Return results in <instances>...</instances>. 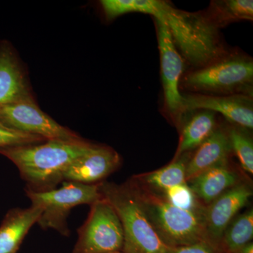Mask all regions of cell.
I'll return each mask as SVG.
<instances>
[{
    "label": "cell",
    "mask_w": 253,
    "mask_h": 253,
    "mask_svg": "<svg viewBox=\"0 0 253 253\" xmlns=\"http://www.w3.org/2000/svg\"><path fill=\"white\" fill-rule=\"evenodd\" d=\"M94 144L84 139L46 140L43 142L0 149V154L9 159L19 170L26 189L35 192L56 189L63 182L68 166L89 152Z\"/></svg>",
    "instance_id": "6da1fadb"
},
{
    "label": "cell",
    "mask_w": 253,
    "mask_h": 253,
    "mask_svg": "<svg viewBox=\"0 0 253 253\" xmlns=\"http://www.w3.org/2000/svg\"><path fill=\"white\" fill-rule=\"evenodd\" d=\"M151 15L167 25L176 46L193 66L204 67L224 56L216 28L202 13L176 9L171 3L154 0Z\"/></svg>",
    "instance_id": "7a4b0ae2"
},
{
    "label": "cell",
    "mask_w": 253,
    "mask_h": 253,
    "mask_svg": "<svg viewBox=\"0 0 253 253\" xmlns=\"http://www.w3.org/2000/svg\"><path fill=\"white\" fill-rule=\"evenodd\" d=\"M126 182L156 234L168 247L189 246L206 240L204 211L176 208L160 193L143 185L132 176Z\"/></svg>",
    "instance_id": "3957f363"
},
{
    "label": "cell",
    "mask_w": 253,
    "mask_h": 253,
    "mask_svg": "<svg viewBox=\"0 0 253 253\" xmlns=\"http://www.w3.org/2000/svg\"><path fill=\"white\" fill-rule=\"evenodd\" d=\"M99 191L115 211L122 224L123 253H169L156 234L126 182L122 184L101 181Z\"/></svg>",
    "instance_id": "277c9868"
},
{
    "label": "cell",
    "mask_w": 253,
    "mask_h": 253,
    "mask_svg": "<svg viewBox=\"0 0 253 253\" xmlns=\"http://www.w3.org/2000/svg\"><path fill=\"white\" fill-rule=\"evenodd\" d=\"M253 82V60L242 55H230L189 73L184 84L189 90L204 94L252 96Z\"/></svg>",
    "instance_id": "5b68a950"
},
{
    "label": "cell",
    "mask_w": 253,
    "mask_h": 253,
    "mask_svg": "<svg viewBox=\"0 0 253 253\" xmlns=\"http://www.w3.org/2000/svg\"><path fill=\"white\" fill-rule=\"evenodd\" d=\"M59 189L35 192L25 189L33 206L42 208L38 223L42 229H54L64 236L71 234L67 219L73 208L81 205H92L102 199L99 184H85L63 181Z\"/></svg>",
    "instance_id": "8992f818"
},
{
    "label": "cell",
    "mask_w": 253,
    "mask_h": 253,
    "mask_svg": "<svg viewBox=\"0 0 253 253\" xmlns=\"http://www.w3.org/2000/svg\"><path fill=\"white\" fill-rule=\"evenodd\" d=\"M72 253L122 252L123 226L117 213L104 198L90 206L87 219L78 229Z\"/></svg>",
    "instance_id": "52a82bcc"
},
{
    "label": "cell",
    "mask_w": 253,
    "mask_h": 253,
    "mask_svg": "<svg viewBox=\"0 0 253 253\" xmlns=\"http://www.w3.org/2000/svg\"><path fill=\"white\" fill-rule=\"evenodd\" d=\"M0 123L15 130L39 136L46 140L83 139L43 112L34 98L0 108Z\"/></svg>",
    "instance_id": "ba28073f"
},
{
    "label": "cell",
    "mask_w": 253,
    "mask_h": 253,
    "mask_svg": "<svg viewBox=\"0 0 253 253\" xmlns=\"http://www.w3.org/2000/svg\"><path fill=\"white\" fill-rule=\"evenodd\" d=\"M156 22L165 101L168 111L178 119L184 113V96L179 91L184 62L167 25L161 19H156Z\"/></svg>",
    "instance_id": "9c48e42d"
},
{
    "label": "cell",
    "mask_w": 253,
    "mask_h": 253,
    "mask_svg": "<svg viewBox=\"0 0 253 253\" xmlns=\"http://www.w3.org/2000/svg\"><path fill=\"white\" fill-rule=\"evenodd\" d=\"M252 196L251 182L245 181L205 206L203 217L206 240L218 249L226 227L249 204Z\"/></svg>",
    "instance_id": "30bf717a"
},
{
    "label": "cell",
    "mask_w": 253,
    "mask_h": 253,
    "mask_svg": "<svg viewBox=\"0 0 253 253\" xmlns=\"http://www.w3.org/2000/svg\"><path fill=\"white\" fill-rule=\"evenodd\" d=\"M184 110H204L222 115L234 126L252 129L253 109L252 96L244 94L215 96L204 94L183 95Z\"/></svg>",
    "instance_id": "8fae6325"
},
{
    "label": "cell",
    "mask_w": 253,
    "mask_h": 253,
    "mask_svg": "<svg viewBox=\"0 0 253 253\" xmlns=\"http://www.w3.org/2000/svg\"><path fill=\"white\" fill-rule=\"evenodd\" d=\"M121 156L112 148L94 144L86 154L71 163L63 174V181L96 184L121 167Z\"/></svg>",
    "instance_id": "7c38bea8"
},
{
    "label": "cell",
    "mask_w": 253,
    "mask_h": 253,
    "mask_svg": "<svg viewBox=\"0 0 253 253\" xmlns=\"http://www.w3.org/2000/svg\"><path fill=\"white\" fill-rule=\"evenodd\" d=\"M246 173L230 163H221L187 181L199 202L206 206L221 194L245 181Z\"/></svg>",
    "instance_id": "4fadbf2b"
},
{
    "label": "cell",
    "mask_w": 253,
    "mask_h": 253,
    "mask_svg": "<svg viewBox=\"0 0 253 253\" xmlns=\"http://www.w3.org/2000/svg\"><path fill=\"white\" fill-rule=\"evenodd\" d=\"M24 70L8 42H0V108L33 99Z\"/></svg>",
    "instance_id": "5bb4252c"
},
{
    "label": "cell",
    "mask_w": 253,
    "mask_h": 253,
    "mask_svg": "<svg viewBox=\"0 0 253 253\" xmlns=\"http://www.w3.org/2000/svg\"><path fill=\"white\" fill-rule=\"evenodd\" d=\"M231 153L227 130L216 128L212 135L190 156L186 166V182L210 168L230 161Z\"/></svg>",
    "instance_id": "9a60e30c"
},
{
    "label": "cell",
    "mask_w": 253,
    "mask_h": 253,
    "mask_svg": "<svg viewBox=\"0 0 253 253\" xmlns=\"http://www.w3.org/2000/svg\"><path fill=\"white\" fill-rule=\"evenodd\" d=\"M42 208L31 205L6 213L0 225V253H16L32 226L38 223Z\"/></svg>",
    "instance_id": "2e32d148"
},
{
    "label": "cell",
    "mask_w": 253,
    "mask_h": 253,
    "mask_svg": "<svg viewBox=\"0 0 253 253\" xmlns=\"http://www.w3.org/2000/svg\"><path fill=\"white\" fill-rule=\"evenodd\" d=\"M217 127L215 113L201 110L196 113L183 126L179 146L173 159L197 149Z\"/></svg>",
    "instance_id": "e0dca14e"
},
{
    "label": "cell",
    "mask_w": 253,
    "mask_h": 253,
    "mask_svg": "<svg viewBox=\"0 0 253 253\" xmlns=\"http://www.w3.org/2000/svg\"><path fill=\"white\" fill-rule=\"evenodd\" d=\"M190 156L189 153H186L173 159L172 162L165 167L153 172L136 174L132 177L150 189L162 192L168 188L186 182V166Z\"/></svg>",
    "instance_id": "ac0fdd59"
},
{
    "label": "cell",
    "mask_w": 253,
    "mask_h": 253,
    "mask_svg": "<svg viewBox=\"0 0 253 253\" xmlns=\"http://www.w3.org/2000/svg\"><path fill=\"white\" fill-rule=\"evenodd\" d=\"M253 239V210L249 208L237 216L223 234L219 242L221 253H237L241 248L252 242Z\"/></svg>",
    "instance_id": "d6986e66"
},
{
    "label": "cell",
    "mask_w": 253,
    "mask_h": 253,
    "mask_svg": "<svg viewBox=\"0 0 253 253\" xmlns=\"http://www.w3.org/2000/svg\"><path fill=\"white\" fill-rule=\"evenodd\" d=\"M206 18L219 28L241 20L253 19L252 0H224L212 1L204 13Z\"/></svg>",
    "instance_id": "ffe728a7"
},
{
    "label": "cell",
    "mask_w": 253,
    "mask_h": 253,
    "mask_svg": "<svg viewBox=\"0 0 253 253\" xmlns=\"http://www.w3.org/2000/svg\"><path fill=\"white\" fill-rule=\"evenodd\" d=\"M246 129L232 126L227 129L231 151L239 160L241 169L245 173L253 174V143Z\"/></svg>",
    "instance_id": "44dd1931"
},
{
    "label": "cell",
    "mask_w": 253,
    "mask_h": 253,
    "mask_svg": "<svg viewBox=\"0 0 253 253\" xmlns=\"http://www.w3.org/2000/svg\"><path fill=\"white\" fill-rule=\"evenodd\" d=\"M160 194L176 208L196 212L204 211L205 206L199 202L187 182L168 188Z\"/></svg>",
    "instance_id": "7402d4cb"
},
{
    "label": "cell",
    "mask_w": 253,
    "mask_h": 253,
    "mask_svg": "<svg viewBox=\"0 0 253 253\" xmlns=\"http://www.w3.org/2000/svg\"><path fill=\"white\" fill-rule=\"evenodd\" d=\"M45 141L41 136L15 130L0 123V149L38 144Z\"/></svg>",
    "instance_id": "603a6c76"
},
{
    "label": "cell",
    "mask_w": 253,
    "mask_h": 253,
    "mask_svg": "<svg viewBox=\"0 0 253 253\" xmlns=\"http://www.w3.org/2000/svg\"><path fill=\"white\" fill-rule=\"evenodd\" d=\"M100 2L109 21L128 13L137 12L136 0H102Z\"/></svg>",
    "instance_id": "cb8c5ba5"
},
{
    "label": "cell",
    "mask_w": 253,
    "mask_h": 253,
    "mask_svg": "<svg viewBox=\"0 0 253 253\" xmlns=\"http://www.w3.org/2000/svg\"><path fill=\"white\" fill-rule=\"evenodd\" d=\"M169 253H221V252L214 245L204 240L189 246L169 248Z\"/></svg>",
    "instance_id": "d4e9b609"
},
{
    "label": "cell",
    "mask_w": 253,
    "mask_h": 253,
    "mask_svg": "<svg viewBox=\"0 0 253 253\" xmlns=\"http://www.w3.org/2000/svg\"><path fill=\"white\" fill-rule=\"evenodd\" d=\"M237 253H253V243L250 242L238 251Z\"/></svg>",
    "instance_id": "484cf974"
},
{
    "label": "cell",
    "mask_w": 253,
    "mask_h": 253,
    "mask_svg": "<svg viewBox=\"0 0 253 253\" xmlns=\"http://www.w3.org/2000/svg\"><path fill=\"white\" fill-rule=\"evenodd\" d=\"M123 253V252H115V253Z\"/></svg>",
    "instance_id": "4316f807"
}]
</instances>
